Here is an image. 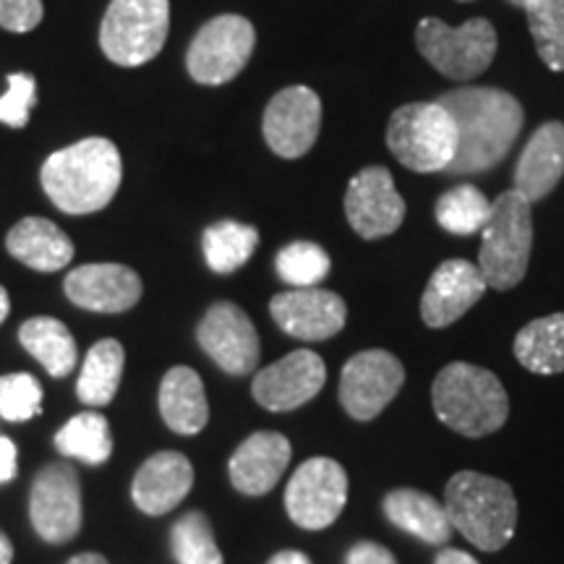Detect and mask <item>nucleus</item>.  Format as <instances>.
<instances>
[{"instance_id": "4", "label": "nucleus", "mask_w": 564, "mask_h": 564, "mask_svg": "<svg viewBox=\"0 0 564 564\" xmlns=\"http://www.w3.org/2000/svg\"><path fill=\"white\" fill-rule=\"evenodd\" d=\"M449 523L481 552H499L518 528V499L512 486L499 478L460 470L444 489Z\"/></svg>"}, {"instance_id": "16", "label": "nucleus", "mask_w": 564, "mask_h": 564, "mask_svg": "<svg viewBox=\"0 0 564 564\" xmlns=\"http://www.w3.org/2000/svg\"><path fill=\"white\" fill-rule=\"evenodd\" d=\"M327 382V366L314 350H293L253 377L251 394L267 411L282 413L306 405Z\"/></svg>"}, {"instance_id": "6", "label": "nucleus", "mask_w": 564, "mask_h": 564, "mask_svg": "<svg viewBox=\"0 0 564 564\" xmlns=\"http://www.w3.org/2000/svg\"><path fill=\"white\" fill-rule=\"evenodd\" d=\"M387 147L408 171H447L457 152V126L442 102H408L392 112Z\"/></svg>"}, {"instance_id": "29", "label": "nucleus", "mask_w": 564, "mask_h": 564, "mask_svg": "<svg viewBox=\"0 0 564 564\" xmlns=\"http://www.w3.org/2000/svg\"><path fill=\"white\" fill-rule=\"evenodd\" d=\"M259 246L257 228L243 223L223 220L204 230V259L209 270L230 274L249 262Z\"/></svg>"}, {"instance_id": "40", "label": "nucleus", "mask_w": 564, "mask_h": 564, "mask_svg": "<svg viewBox=\"0 0 564 564\" xmlns=\"http://www.w3.org/2000/svg\"><path fill=\"white\" fill-rule=\"evenodd\" d=\"M434 564H478V562L476 556H470L468 552H460V549H442Z\"/></svg>"}, {"instance_id": "42", "label": "nucleus", "mask_w": 564, "mask_h": 564, "mask_svg": "<svg viewBox=\"0 0 564 564\" xmlns=\"http://www.w3.org/2000/svg\"><path fill=\"white\" fill-rule=\"evenodd\" d=\"M13 562V544L11 539L0 531V564H11Z\"/></svg>"}, {"instance_id": "26", "label": "nucleus", "mask_w": 564, "mask_h": 564, "mask_svg": "<svg viewBox=\"0 0 564 564\" xmlns=\"http://www.w3.org/2000/svg\"><path fill=\"white\" fill-rule=\"evenodd\" d=\"M19 340L30 356H34L45 366V371L51 377L63 379L76 369L79 350H76V340L70 335V329L61 319L34 316V319L21 324Z\"/></svg>"}, {"instance_id": "22", "label": "nucleus", "mask_w": 564, "mask_h": 564, "mask_svg": "<svg viewBox=\"0 0 564 564\" xmlns=\"http://www.w3.org/2000/svg\"><path fill=\"white\" fill-rule=\"evenodd\" d=\"M564 175V123L549 121L528 139L518 167H514V192L528 202H541L554 192Z\"/></svg>"}, {"instance_id": "28", "label": "nucleus", "mask_w": 564, "mask_h": 564, "mask_svg": "<svg viewBox=\"0 0 564 564\" xmlns=\"http://www.w3.org/2000/svg\"><path fill=\"white\" fill-rule=\"evenodd\" d=\"M126 369V352L123 345L118 340H100L91 345L82 364L79 382H76V392L79 400L89 408H105L116 398L118 384H121Z\"/></svg>"}, {"instance_id": "15", "label": "nucleus", "mask_w": 564, "mask_h": 564, "mask_svg": "<svg viewBox=\"0 0 564 564\" xmlns=\"http://www.w3.org/2000/svg\"><path fill=\"white\" fill-rule=\"evenodd\" d=\"M264 139L285 160L303 158L316 144L322 129V100L308 87H288L264 110Z\"/></svg>"}, {"instance_id": "33", "label": "nucleus", "mask_w": 564, "mask_h": 564, "mask_svg": "<svg viewBox=\"0 0 564 564\" xmlns=\"http://www.w3.org/2000/svg\"><path fill=\"white\" fill-rule=\"evenodd\" d=\"M171 549L178 564H223V552L204 512H186L171 531Z\"/></svg>"}, {"instance_id": "20", "label": "nucleus", "mask_w": 564, "mask_h": 564, "mask_svg": "<svg viewBox=\"0 0 564 564\" xmlns=\"http://www.w3.org/2000/svg\"><path fill=\"white\" fill-rule=\"evenodd\" d=\"M293 447L280 432H257L238 444L228 463L230 481L241 494L262 497L272 491L291 463Z\"/></svg>"}, {"instance_id": "23", "label": "nucleus", "mask_w": 564, "mask_h": 564, "mask_svg": "<svg viewBox=\"0 0 564 564\" xmlns=\"http://www.w3.org/2000/svg\"><path fill=\"white\" fill-rule=\"evenodd\" d=\"M6 249L13 259L37 272H58L74 259V243L58 225L45 217H26L13 225Z\"/></svg>"}, {"instance_id": "35", "label": "nucleus", "mask_w": 564, "mask_h": 564, "mask_svg": "<svg viewBox=\"0 0 564 564\" xmlns=\"http://www.w3.org/2000/svg\"><path fill=\"white\" fill-rule=\"evenodd\" d=\"M42 411V384L32 373L0 377V415L11 423H24Z\"/></svg>"}, {"instance_id": "21", "label": "nucleus", "mask_w": 564, "mask_h": 564, "mask_svg": "<svg viewBox=\"0 0 564 564\" xmlns=\"http://www.w3.org/2000/svg\"><path fill=\"white\" fill-rule=\"evenodd\" d=\"M194 486V465L181 453L152 455L133 476V505L147 514H165L188 497Z\"/></svg>"}, {"instance_id": "44", "label": "nucleus", "mask_w": 564, "mask_h": 564, "mask_svg": "<svg viewBox=\"0 0 564 564\" xmlns=\"http://www.w3.org/2000/svg\"><path fill=\"white\" fill-rule=\"evenodd\" d=\"M11 312V299H9V291H6L3 285H0V324L6 322V316Z\"/></svg>"}, {"instance_id": "10", "label": "nucleus", "mask_w": 564, "mask_h": 564, "mask_svg": "<svg viewBox=\"0 0 564 564\" xmlns=\"http://www.w3.org/2000/svg\"><path fill=\"white\" fill-rule=\"evenodd\" d=\"M348 502V474L333 457H312L295 470L285 489V510L299 528L322 531L340 518Z\"/></svg>"}, {"instance_id": "25", "label": "nucleus", "mask_w": 564, "mask_h": 564, "mask_svg": "<svg viewBox=\"0 0 564 564\" xmlns=\"http://www.w3.org/2000/svg\"><path fill=\"white\" fill-rule=\"evenodd\" d=\"M160 413L175 434H199L209 421V403L202 377L188 366H175L162 377Z\"/></svg>"}, {"instance_id": "14", "label": "nucleus", "mask_w": 564, "mask_h": 564, "mask_svg": "<svg viewBox=\"0 0 564 564\" xmlns=\"http://www.w3.org/2000/svg\"><path fill=\"white\" fill-rule=\"evenodd\" d=\"M345 217L350 228L366 241L392 236L405 220V199L394 188L392 173L387 167H364L348 183L345 194Z\"/></svg>"}, {"instance_id": "31", "label": "nucleus", "mask_w": 564, "mask_h": 564, "mask_svg": "<svg viewBox=\"0 0 564 564\" xmlns=\"http://www.w3.org/2000/svg\"><path fill=\"white\" fill-rule=\"evenodd\" d=\"M489 215L491 202L470 183L449 188L447 194L440 196L434 207L436 223L447 232H453V236H474V232L484 230Z\"/></svg>"}, {"instance_id": "1", "label": "nucleus", "mask_w": 564, "mask_h": 564, "mask_svg": "<svg viewBox=\"0 0 564 564\" xmlns=\"http://www.w3.org/2000/svg\"><path fill=\"white\" fill-rule=\"evenodd\" d=\"M436 102L457 126V152L447 173L470 175L499 165L523 131L525 112L510 91L494 87H460L444 91Z\"/></svg>"}, {"instance_id": "19", "label": "nucleus", "mask_w": 564, "mask_h": 564, "mask_svg": "<svg viewBox=\"0 0 564 564\" xmlns=\"http://www.w3.org/2000/svg\"><path fill=\"white\" fill-rule=\"evenodd\" d=\"M66 295L79 308L100 314H121L141 299V280L123 264H84L68 272Z\"/></svg>"}, {"instance_id": "9", "label": "nucleus", "mask_w": 564, "mask_h": 564, "mask_svg": "<svg viewBox=\"0 0 564 564\" xmlns=\"http://www.w3.org/2000/svg\"><path fill=\"white\" fill-rule=\"evenodd\" d=\"M253 45H257V30L251 21L238 13H223L196 32L186 53L188 74L194 82L209 87L236 79L251 61Z\"/></svg>"}, {"instance_id": "27", "label": "nucleus", "mask_w": 564, "mask_h": 564, "mask_svg": "<svg viewBox=\"0 0 564 564\" xmlns=\"http://www.w3.org/2000/svg\"><path fill=\"white\" fill-rule=\"evenodd\" d=\"M514 358L528 371L552 377L564 371V312L541 316L514 337Z\"/></svg>"}, {"instance_id": "13", "label": "nucleus", "mask_w": 564, "mask_h": 564, "mask_svg": "<svg viewBox=\"0 0 564 564\" xmlns=\"http://www.w3.org/2000/svg\"><path fill=\"white\" fill-rule=\"evenodd\" d=\"M196 337L212 361L232 377H246L257 369L259 352H262L257 327L236 303L220 301L209 306L199 322Z\"/></svg>"}, {"instance_id": "34", "label": "nucleus", "mask_w": 564, "mask_h": 564, "mask_svg": "<svg viewBox=\"0 0 564 564\" xmlns=\"http://www.w3.org/2000/svg\"><path fill=\"white\" fill-rule=\"evenodd\" d=\"M274 270L288 285L293 288H316L333 270L327 251L312 241H295L280 249L274 259Z\"/></svg>"}, {"instance_id": "8", "label": "nucleus", "mask_w": 564, "mask_h": 564, "mask_svg": "<svg viewBox=\"0 0 564 564\" xmlns=\"http://www.w3.org/2000/svg\"><path fill=\"white\" fill-rule=\"evenodd\" d=\"M415 47L442 76L470 82L491 66L497 55V30L489 19H470L463 26H447L442 19H421Z\"/></svg>"}, {"instance_id": "32", "label": "nucleus", "mask_w": 564, "mask_h": 564, "mask_svg": "<svg viewBox=\"0 0 564 564\" xmlns=\"http://www.w3.org/2000/svg\"><path fill=\"white\" fill-rule=\"evenodd\" d=\"M535 51L552 70H564V0H525Z\"/></svg>"}, {"instance_id": "12", "label": "nucleus", "mask_w": 564, "mask_h": 564, "mask_svg": "<svg viewBox=\"0 0 564 564\" xmlns=\"http://www.w3.org/2000/svg\"><path fill=\"white\" fill-rule=\"evenodd\" d=\"M405 369L387 350H364L343 366L340 403L356 421H371L398 398Z\"/></svg>"}, {"instance_id": "5", "label": "nucleus", "mask_w": 564, "mask_h": 564, "mask_svg": "<svg viewBox=\"0 0 564 564\" xmlns=\"http://www.w3.org/2000/svg\"><path fill=\"white\" fill-rule=\"evenodd\" d=\"M533 249V212L523 194L505 192L491 202V215L481 230L478 270L494 291H512L528 272Z\"/></svg>"}, {"instance_id": "39", "label": "nucleus", "mask_w": 564, "mask_h": 564, "mask_svg": "<svg viewBox=\"0 0 564 564\" xmlns=\"http://www.w3.org/2000/svg\"><path fill=\"white\" fill-rule=\"evenodd\" d=\"M17 476V447L9 436H0V484H9Z\"/></svg>"}, {"instance_id": "38", "label": "nucleus", "mask_w": 564, "mask_h": 564, "mask_svg": "<svg viewBox=\"0 0 564 564\" xmlns=\"http://www.w3.org/2000/svg\"><path fill=\"white\" fill-rule=\"evenodd\" d=\"M345 564H398L390 549L373 544V541H361L348 552Z\"/></svg>"}, {"instance_id": "2", "label": "nucleus", "mask_w": 564, "mask_h": 564, "mask_svg": "<svg viewBox=\"0 0 564 564\" xmlns=\"http://www.w3.org/2000/svg\"><path fill=\"white\" fill-rule=\"evenodd\" d=\"M121 178V152L102 137L76 141L53 152L42 165V188L66 215H91L108 207Z\"/></svg>"}, {"instance_id": "3", "label": "nucleus", "mask_w": 564, "mask_h": 564, "mask_svg": "<svg viewBox=\"0 0 564 564\" xmlns=\"http://www.w3.org/2000/svg\"><path fill=\"white\" fill-rule=\"evenodd\" d=\"M432 403L444 426L470 440L499 432L510 415V398L502 382L489 369L460 361L436 373Z\"/></svg>"}, {"instance_id": "36", "label": "nucleus", "mask_w": 564, "mask_h": 564, "mask_svg": "<svg viewBox=\"0 0 564 564\" xmlns=\"http://www.w3.org/2000/svg\"><path fill=\"white\" fill-rule=\"evenodd\" d=\"M37 100V84L32 74H11L9 91L0 97V123L11 129H24L30 123V112Z\"/></svg>"}, {"instance_id": "18", "label": "nucleus", "mask_w": 564, "mask_h": 564, "mask_svg": "<svg viewBox=\"0 0 564 564\" xmlns=\"http://www.w3.org/2000/svg\"><path fill=\"white\" fill-rule=\"evenodd\" d=\"M486 280L478 264L449 259L436 267L421 299V319L426 327H449L468 314L486 293Z\"/></svg>"}, {"instance_id": "11", "label": "nucleus", "mask_w": 564, "mask_h": 564, "mask_svg": "<svg viewBox=\"0 0 564 564\" xmlns=\"http://www.w3.org/2000/svg\"><path fill=\"white\" fill-rule=\"evenodd\" d=\"M30 518L47 544H68L82 531V486L68 463H51L34 478Z\"/></svg>"}, {"instance_id": "30", "label": "nucleus", "mask_w": 564, "mask_h": 564, "mask_svg": "<svg viewBox=\"0 0 564 564\" xmlns=\"http://www.w3.org/2000/svg\"><path fill=\"white\" fill-rule=\"evenodd\" d=\"M55 447L61 455L76 457L89 465L108 463L112 455V434L108 426V419L100 413H79L74 415L66 426L55 434Z\"/></svg>"}, {"instance_id": "45", "label": "nucleus", "mask_w": 564, "mask_h": 564, "mask_svg": "<svg viewBox=\"0 0 564 564\" xmlns=\"http://www.w3.org/2000/svg\"><path fill=\"white\" fill-rule=\"evenodd\" d=\"M510 3H512V6H520V9H523V6H525V0H510Z\"/></svg>"}, {"instance_id": "7", "label": "nucleus", "mask_w": 564, "mask_h": 564, "mask_svg": "<svg viewBox=\"0 0 564 564\" xmlns=\"http://www.w3.org/2000/svg\"><path fill=\"white\" fill-rule=\"evenodd\" d=\"M171 0H112L100 26V47L116 66L137 68L165 47Z\"/></svg>"}, {"instance_id": "41", "label": "nucleus", "mask_w": 564, "mask_h": 564, "mask_svg": "<svg viewBox=\"0 0 564 564\" xmlns=\"http://www.w3.org/2000/svg\"><path fill=\"white\" fill-rule=\"evenodd\" d=\"M267 564H312V560H308L303 552H280L274 554Z\"/></svg>"}, {"instance_id": "24", "label": "nucleus", "mask_w": 564, "mask_h": 564, "mask_svg": "<svg viewBox=\"0 0 564 564\" xmlns=\"http://www.w3.org/2000/svg\"><path fill=\"white\" fill-rule=\"evenodd\" d=\"M384 514L394 528L415 535L429 546L447 544L455 531L444 502H436L434 497L419 489H394L387 494Z\"/></svg>"}, {"instance_id": "17", "label": "nucleus", "mask_w": 564, "mask_h": 564, "mask_svg": "<svg viewBox=\"0 0 564 564\" xmlns=\"http://www.w3.org/2000/svg\"><path fill=\"white\" fill-rule=\"evenodd\" d=\"M270 314L278 327L295 340L319 343L335 337L348 319V306L340 295L319 288H295L270 301Z\"/></svg>"}, {"instance_id": "43", "label": "nucleus", "mask_w": 564, "mask_h": 564, "mask_svg": "<svg viewBox=\"0 0 564 564\" xmlns=\"http://www.w3.org/2000/svg\"><path fill=\"white\" fill-rule=\"evenodd\" d=\"M66 564H110V562L100 554H76V556H70Z\"/></svg>"}, {"instance_id": "37", "label": "nucleus", "mask_w": 564, "mask_h": 564, "mask_svg": "<svg viewBox=\"0 0 564 564\" xmlns=\"http://www.w3.org/2000/svg\"><path fill=\"white\" fill-rule=\"evenodd\" d=\"M45 9L42 0H0V26L9 32H32L40 26Z\"/></svg>"}]
</instances>
